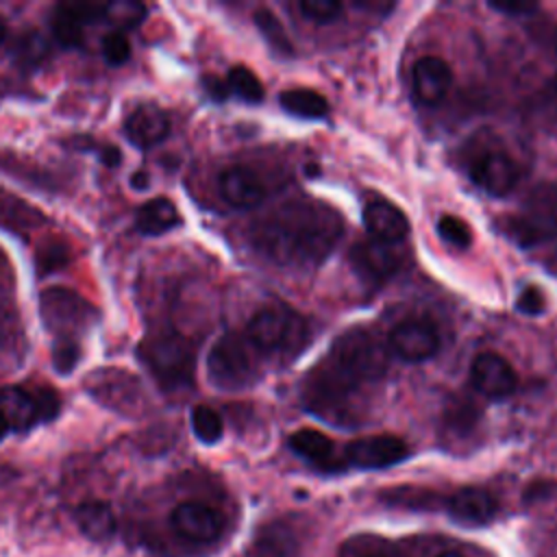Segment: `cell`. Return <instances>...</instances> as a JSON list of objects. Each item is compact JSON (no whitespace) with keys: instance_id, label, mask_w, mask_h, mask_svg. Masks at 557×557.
I'll return each mask as SVG.
<instances>
[{"instance_id":"obj_30","label":"cell","mask_w":557,"mask_h":557,"mask_svg":"<svg viewBox=\"0 0 557 557\" xmlns=\"http://www.w3.org/2000/svg\"><path fill=\"white\" fill-rule=\"evenodd\" d=\"M300 13L315 24H331L342 15L344 4L339 0H300Z\"/></svg>"},{"instance_id":"obj_12","label":"cell","mask_w":557,"mask_h":557,"mask_svg":"<svg viewBox=\"0 0 557 557\" xmlns=\"http://www.w3.org/2000/svg\"><path fill=\"white\" fill-rule=\"evenodd\" d=\"M389 348L405 361H424L440 350V333L429 320H403L389 333Z\"/></svg>"},{"instance_id":"obj_33","label":"cell","mask_w":557,"mask_h":557,"mask_svg":"<svg viewBox=\"0 0 557 557\" xmlns=\"http://www.w3.org/2000/svg\"><path fill=\"white\" fill-rule=\"evenodd\" d=\"M81 359L78 342L74 339H54L52 344V363L59 374H70Z\"/></svg>"},{"instance_id":"obj_25","label":"cell","mask_w":557,"mask_h":557,"mask_svg":"<svg viewBox=\"0 0 557 557\" xmlns=\"http://www.w3.org/2000/svg\"><path fill=\"white\" fill-rule=\"evenodd\" d=\"M102 20L115 26V30L135 28L146 20V7L135 0H115L102 4Z\"/></svg>"},{"instance_id":"obj_36","label":"cell","mask_w":557,"mask_h":557,"mask_svg":"<svg viewBox=\"0 0 557 557\" xmlns=\"http://www.w3.org/2000/svg\"><path fill=\"white\" fill-rule=\"evenodd\" d=\"M37 263H39L41 272H54L67 263V252L61 244H54L48 248V255H44V252L37 255Z\"/></svg>"},{"instance_id":"obj_31","label":"cell","mask_w":557,"mask_h":557,"mask_svg":"<svg viewBox=\"0 0 557 557\" xmlns=\"http://www.w3.org/2000/svg\"><path fill=\"white\" fill-rule=\"evenodd\" d=\"M128 57H131V41L122 30H111L102 37V59L109 65L113 67L124 65Z\"/></svg>"},{"instance_id":"obj_22","label":"cell","mask_w":557,"mask_h":557,"mask_svg":"<svg viewBox=\"0 0 557 557\" xmlns=\"http://www.w3.org/2000/svg\"><path fill=\"white\" fill-rule=\"evenodd\" d=\"M289 448L318 468H337L339 466V459L335 457V444L322 431L300 429V431L292 433Z\"/></svg>"},{"instance_id":"obj_27","label":"cell","mask_w":557,"mask_h":557,"mask_svg":"<svg viewBox=\"0 0 557 557\" xmlns=\"http://www.w3.org/2000/svg\"><path fill=\"white\" fill-rule=\"evenodd\" d=\"M191 431L202 444H215L224 433V422L215 409L207 405H196L191 409Z\"/></svg>"},{"instance_id":"obj_35","label":"cell","mask_w":557,"mask_h":557,"mask_svg":"<svg viewBox=\"0 0 557 557\" xmlns=\"http://www.w3.org/2000/svg\"><path fill=\"white\" fill-rule=\"evenodd\" d=\"M17 335H20V331L15 326L13 315H9L4 309H0V352L13 355Z\"/></svg>"},{"instance_id":"obj_29","label":"cell","mask_w":557,"mask_h":557,"mask_svg":"<svg viewBox=\"0 0 557 557\" xmlns=\"http://www.w3.org/2000/svg\"><path fill=\"white\" fill-rule=\"evenodd\" d=\"M255 24L259 26V30L263 33V37L268 39V44L278 50V52H285L289 54L292 52V44L287 39V33L281 24V20L270 11V9H259L255 13Z\"/></svg>"},{"instance_id":"obj_13","label":"cell","mask_w":557,"mask_h":557,"mask_svg":"<svg viewBox=\"0 0 557 557\" xmlns=\"http://www.w3.org/2000/svg\"><path fill=\"white\" fill-rule=\"evenodd\" d=\"M350 261L359 274L372 281H383L396 274L405 261L400 244L368 237L350 250Z\"/></svg>"},{"instance_id":"obj_5","label":"cell","mask_w":557,"mask_h":557,"mask_svg":"<svg viewBox=\"0 0 557 557\" xmlns=\"http://www.w3.org/2000/svg\"><path fill=\"white\" fill-rule=\"evenodd\" d=\"M39 313L50 333L57 339H76L78 333L96 322L98 311L76 292L65 287H48L39 296Z\"/></svg>"},{"instance_id":"obj_44","label":"cell","mask_w":557,"mask_h":557,"mask_svg":"<svg viewBox=\"0 0 557 557\" xmlns=\"http://www.w3.org/2000/svg\"><path fill=\"white\" fill-rule=\"evenodd\" d=\"M7 433H9V429H7V424L0 420V440H2Z\"/></svg>"},{"instance_id":"obj_32","label":"cell","mask_w":557,"mask_h":557,"mask_svg":"<svg viewBox=\"0 0 557 557\" xmlns=\"http://www.w3.org/2000/svg\"><path fill=\"white\" fill-rule=\"evenodd\" d=\"M437 233L444 242H448L450 246H457V248H468L472 242V233H470L468 224L455 215H442L437 220Z\"/></svg>"},{"instance_id":"obj_15","label":"cell","mask_w":557,"mask_h":557,"mask_svg":"<svg viewBox=\"0 0 557 557\" xmlns=\"http://www.w3.org/2000/svg\"><path fill=\"white\" fill-rule=\"evenodd\" d=\"M218 189L224 202L235 209H252L263 202L265 185L257 172L244 165H231L222 170L218 178Z\"/></svg>"},{"instance_id":"obj_6","label":"cell","mask_w":557,"mask_h":557,"mask_svg":"<svg viewBox=\"0 0 557 557\" xmlns=\"http://www.w3.org/2000/svg\"><path fill=\"white\" fill-rule=\"evenodd\" d=\"M59 411V396L48 387H0V420L9 431L24 433L39 422L52 420Z\"/></svg>"},{"instance_id":"obj_3","label":"cell","mask_w":557,"mask_h":557,"mask_svg":"<svg viewBox=\"0 0 557 557\" xmlns=\"http://www.w3.org/2000/svg\"><path fill=\"white\" fill-rule=\"evenodd\" d=\"M246 337L259 352H294L307 342V322L285 305H270L252 315Z\"/></svg>"},{"instance_id":"obj_40","label":"cell","mask_w":557,"mask_h":557,"mask_svg":"<svg viewBox=\"0 0 557 557\" xmlns=\"http://www.w3.org/2000/svg\"><path fill=\"white\" fill-rule=\"evenodd\" d=\"M148 185H150V178H148V172H146V170H135V172L131 174V187H133L135 191H144V189H148Z\"/></svg>"},{"instance_id":"obj_9","label":"cell","mask_w":557,"mask_h":557,"mask_svg":"<svg viewBox=\"0 0 557 557\" xmlns=\"http://www.w3.org/2000/svg\"><path fill=\"white\" fill-rule=\"evenodd\" d=\"M468 174L483 191L490 196H505L518 183V168L505 150L483 148L479 150L470 163Z\"/></svg>"},{"instance_id":"obj_34","label":"cell","mask_w":557,"mask_h":557,"mask_svg":"<svg viewBox=\"0 0 557 557\" xmlns=\"http://www.w3.org/2000/svg\"><path fill=\"white\" fill-rule=\"evenodd\" d=\"M544 305H546V302H544V294H542L537 287H533V285L524 287V289L520 292V296H518V302H516L518 311H522L524 315H537V313H542Z\"/></svg>"},{"instance_id":"obj_17","label":"cell","mask_w":557,"mask_h":557,"mask_svg":"<svg viewBox=\"0 0 557 557\" xmlns=\"http://www.w3.org/2000/svg\"><path fill=\"white\" fill-rule=\"evenodd\" d=\"M411 85L422 104H437L446 98L453 85L450 65L440 57H422L413 63Z\"/></svg>"},{"instance_id":"obj_14","label":"cell","mask_w":557,"mask_h":557,"mask_svg":"<svg viewBox=\"0 0 557 557\" xmlns=\"http://www.w3.org/2000/svg\"><path fill=\"white\" fill-rule=\"evenodd\" d=\"M470 381L487 398H505L513 394L518 376L507 359L494 352H481L470 366Z\"/></svg>"},{"instance_id":"obj_19","label":"cell","mask_w":557,"mask_h":557,"mask_svg":"<svg viewBox=\"0 0 557 557\" xmlns=\"http://www.w3.org/2000/svg\"><path fill=\"white\" fill-rule=\"evenodd\" d=\"M96 17H102V7L98 4H59L50 20L52 35L63 48H76L83 44L85 24Z\"/></svg>"},{"instance_id":"obj_21","label":"cell","mask_w":557,"mask_h":557,"mask_svg":"<svg viewBox=\"0 0 557 557\" xmlns=\"http://www.w3.org/2000/svg\"><path fill=\"white\" fill-rule=\"evenodd\" d=\"M178 224H181V213H178L176 205L163 196L146 200L135 211V228L148 237L163 235V233L176 228Z\"/></svg>"},{"instance_id":"obj_38","label":"cell","mask_w":557,"mask_h":557,"mask_svg":"<svg viewBox=\"0 0 557 557\" xmlns=\"http://www.w3.org/2000/svg\"><path fill=\"white\" fill-rule=\"evenodd\" d=\"M96 154H98L100 163H104L107 168H115V165H120V161H122V154H120L117 146H113V144L98 146V148H96Z\"/></svg>"},{"instance_id":"obj_1","label":"cell","mask_w":557,"mask_h":557,"mask_svg":"<svg viewBox=\"0 0 557 557\" xmlns=\"http://www.w3.org/2000/svg\"><path fill=\"white\" fill-rule=\"evenodd\" d=\"M342 235L339 215L320 202L296 200L278 207L259 228L257 246L276 263H320Z\"/></svg>"},{"instance_id":"obj_24","label":"cell","mask_w":557,"mask_h":557,"mask_svg":"<svg viewBox=\"0 0 557 557\" xmlns=\"http://www.w3.org/2000/svg\"><path fill=\"white\" fill-rule=\"evenodd\" d=\"M281 107L296 115V117H305V120H320L329 113V102L322 94L313 91V89H305V87H296V89H287L281 94Z\"/></svg>"},{"instance_id":"obj_45","label":"cell","mask_w":557,"mask_h":557,"mask_svg":"<svg viewBox=\"0 0 557 557\" xmlns=\"http://www.w3.org/2000/svg\"><path fill=\"white\" fill-rule=\"evenodd\" d=\"M366 557H385V555H366Z\"/></svg>"},{"instance_id":"obj_20","label":"cell","mask_w":557,"mask_h":557,"mask_svg":"<svg viewBox=\"0 0 557 557\" xmlns=\"http://www.w3.org/2000/svg\"><path fill=\"white\" fill-rule=\"evenodd\" d=\"M448 513L463 524H485L496 513V500L487 490L461 487L446 500Z\"/></svg>"},{"instance_id":"obj_37","label":"cell","mask_w":557,"mask_h":557,"mask_svg":"<svg viewBox=\"0 0 557 557\" xmlns=\"http://www.w3.org/2000/svg\"><path fill=\"white\" fill-rule=\"evenodd\" d=\"M490 7L494 11H500L507 15H524V13L537 11V4H533V2H490Z\"/></svg>"},{"instance_id":"obj_26","label":"cell","mask_w":557,"mask_h":557,"mask_svg":"<svg viewBox=\"0 0 557 557\" xmlns=\"http://www.w3.org/2000/svg\"><path fill=\"white\" fill-rule=\"evenodd\" d=\"M226 87H228V94H235L244 102H259L263 98V85L259 76L246 65H235L228 70Z\"/></svg>"},{"instance_id":"obj_23","label":"cell","mask_w":557,"mask_h":557,"mask_svg":"<svg viewBox=\"0 0 557 557\" xmlns=\"http://www.w3.org/2000/svg\"><path fill=\"white\" fill-rule=\"evenodd\" d=\"M74 520L83 535H87L94 542H104L113 537L117 527L113 509L102 500H87L78 505L74 511Z\"/></svg>"},{"instance_id":"obj_4","label":"cell","mask_w":557,"mask_h":557,"mask_svg":"<svg viewBox=\"0 0 557 557\" xmlns=\"http://www.w3.org/2000/svg\"><path fill=\"white\" fill-rule=\"evenodd\" d=\"M257 348L246 335H222L207 355V376L220 389H239L257 376Z\"/></svg>"},{"instance_id":"obj_39","label":"cell","mask_w":557,"mask_h":557,"mask_svg":"<svg viewBox=\"0 0 557 557\" xmlns=\"http://www.w3.org/2000/svg\"><path fill=\"white\" fill-rule=\"evenodd\" d=\"M205 89L209 91V96L213 100H224L228 96V87H226V81H220L215 76H207L205 78Z\"/></svg>"},{"instance_id":"obj_42","label":"cell","mask_w":557,"mask_h":557,"mask_svg":"<svg viewBox=\"0 0 557 557\" xmlns=\"http://www.w3.org/2000/svg\"><path fill=\"white\" fill-rule=\"evenodd\" d=\"M437 557H463L459 550H446V553H440Z\"/></svg>"},{"instance_id":"obj_8","label":"cell","mask_w":557,"mask_h":557,"mask_svg":"<svg viewBox=\"0 0 557 557\" xmlns=\"http://www.w3.org/2000/svg\"><path fill=\"white\" fill-rule=\"evenodd\" d=\"M505 231L520 246L542 244L557 235V207L540 194L518 215L509 218Z\"/></svg>"},{"instance_id":"obj_16","label":"cell","mask_w":557,"mask_h":557,"mask_svg":"<svg viewBox=\"0 0 557 557\" xmlns=\"http://www.w3.org/2000/svg\"><path fill=\"white\" fill-rule=\"evenodd\" d=\"M170 133V117L157 104H139L124 120L126 139L146 150L161 144Z\"/></svg>"},{"instance_id":"obj_28","label":"cell","mask_w":557,"mask_h":557,"mask_svg":"<svg viewBox=\"0 0 557 557\" xmlns=\"http://www.w3.org/2000/svg\"><path fill=\"white\" fill-rule=\"evenodd\" d=\"M13 57L20 65H37L48 57V39L39 30H26L13 44Z\"/></svg>"},{"instance_id":"obj_2","label":"cell","mask_w":557,"mask_h":557,"mask_svg":"<svg viewBox=\"0 0 557 557\" xmlns=\"http://www.w3.org/2000/svg\"><path fill=\"white\" fill-rule=\"evenodd\" d=\"M137 357L165 392H176L194 383L196 352L189 339L178 333L146 337L137 346Z\"/></svg>"},{"instance_id":"obj_43","label":"cell","mask_w":557,"mask_h":557,"mask_svg":"<svg viewBox=\"0 0 557 557\" xmlns=\"http://www.w3.org/2000/svg\"><path fill=\"white\" fill-rule=\"evenodd\" d=\"M4 35H7V26H4V22L0 20V44L4 41Z\"/></svg>"},{"instance_id":"obj_11","label":"cell","mask_w":557,"mask_h":557,"mask_svg":"<svg viewBox=\"0 0 557 557\" xmlns=\"http://www.w3.org/2000/svg\"><path fill=\"white\" fill-rule=\"evenodd\" d=\"M172 529L189 542H213L224 531V518L218 509L200 500H185L170 516Z\"/></svg>"},{"instance_id":"obj_10","label":"cell","mask_w":557,"mask_h":557,"mask_svg":"<svg viewBox=\"0 0 557 557\" xmlns=\"http://www.w3.org/2000/svg\"><path fill=\"white\" fill-rule=\"evenodd\" d=\"M407 455H409L407 444L400 437L385 435V433L352 440L344 448V461L363 470H379V468L394 466L403 461Z\"/></svg>"},{"instance_id":"obj_7","label":"cell","mask_w":557,"mask_h":557,"mask_svg":"<svg viewBox=\"0 0 557 557\" xmlns=\"http://www.w3.org/2000/svg\"><path fill=\"white\" fill-rule=\"evenodd\" d=\"M85 389L94 398H98V403L107 405L113 411L135 413L137 409H141L144 392L139 381L131 372L117 368L96 370L94 374H89V379H85Z\"/></svg>"},{"instance_id":"obj_18","label":"cell","mask_w":557,"mask_h":557,"mask_svg":"<svg viewBox=\"0 0 557 557\" xmlns=\"http://www.w3.org/2000/svg\"><path fill=\"white\" fill-rule=\"evenodd\" d=\"M363 224L370 237L392 244H400L409 233V222L405 213L383 198H372L366 202Z\"/></svg>"},{"instance_id":"obj_41","label":"cell","mask_w":557,"mask_h":557,"mask_svg":"<svg viewBox=\"0 0 557 557\" xmlns=\"http://www.w3.org/2000/svg\"><path fill=\"white\" fill-rule=\"evenodd\" d=\"M9 276V265H7V257H4V252L0 250V281L2 278H7Z\"/></svg>"}]
</instances>
